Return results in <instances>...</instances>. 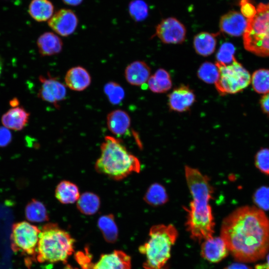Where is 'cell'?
<instances>
[{"label": "cell", "mask_w": 269, "mask_h": 269, "mask_svg": "<svg viewBox=\"0 0 269 269\" xmlns=\"http://www.w3.org/2000/svg\"><path fill=\"white\" fill-rule=\"evenodd\" d=\"M150 75V67L142 61H135L130 63L125 70V77L127 81L133 86L143 85L148 81Z\"/></svg>", "instance_id": "ac0fdd59"}, {"label": "cell", "mask_w": 269, "mask_h": 269, "mask_svg": "<svg viewBox=\"0 0 269 269\" xmlns=\"http://www.w3.org/2000/svg\"><path fill=\"white\" fill-rule=\"evenodd\" d=\"M76 205L81 213L92 215L98 211L100 206V199L96 194L87 192L80 195Z\"/></svg>", "instance_id": "484cf974"}, {"label": "cell", "mask_w": 269, "mask_h": 269, "mask_svg": "<svg viewBox=\"0 0 269 269\" xmlns=\"http://www.w3.org/2000/svg\"><path fill=\"white\" fill-rule=\"evenodd\" d=\"M149 89L156 93H165L172 87V81L169 73L163 69H158L148 80Z\"/></svg>", "instance_id": "cb8c5ba5"}, {"label": "cell", "mask_w": 269, "mask_h": 269, "mask_svg": "<svg viewBox=\"0 0 269 269\" xmlns=\"http://www.w3.org/2000/svg\"><path fill=\"white\" fill-rule=\"evenodd\" d=\"M55 195L60 203L68 204L77 202L80 194L76 184L69 181L63 180L57 185Z\"/></svg>", "instance_id": "7402d4cb"}, {"label": "cell", "mask_w": 269, "mask_h": 269, "mask_svg": "<svg viewBox=\"0 0 269 269\" xmlns=\"http://www.w3.org/2000/svg\"><path fill=\"white\" fill-rule=\"evenodd\" d=\"M197 75L203 82L209 84H215L218 79L219 73L215 64L205 62L200 66Z\"/></svg>", "instance_id": "f546056e"}, {"label": "cell", "mask_w": 269, "mask_h": 269, "mask_svg": "<svg viewBox=\"0 0 269 269\" xmlns=\"http://www.w3.org/2000/svg\"><path fill=\"white\" fill-rule=\"evenodd\" d=\"M3 68V60L0 56V76L1 75Z\"/></svg>", "instance_id": "ee69618b"}, {"label": "cell", "mask_w": 269, "mask_h": 269, "mask_svg": "<svg viewBox=\"0 0 269 269\" xmlns=\"http://www.w3.org/2000/svg\"><path fill=\"white\" fill-rule=\"evenodd\" d=\"M75 240L55 223H47L40 230L36 252L40 263L65 262L74 252Z\"/></svg>", "instance_id": "5b68a950"}, {"label": "cell", "mask_w": 269, "mask_h": 269, "mask_svg": "<svg viewBox=\"0 0 269 269\" xmlns=\"http://www.w3.org/2000/svg\"><path fill=\"white\" fill-rule=\"evenodd\" d=\"M156 34L164 43L179 44L185 39L186 29L177 19L169 17L163 19L157 25Z\"/></svg>", "instance_id": "9c48e42d"}, {"label": "cell", "mask_w": 269, "mask_h": 269, "mask_svg": "<svg viewBox=\"0 0 269 269\" xmlns=\"http://www.w3.org/2000/svg\"><path fill=\"white\" fill-rule=\"evenodd\" d=\"M168 197L165 188L160 184L155 183L151 185L147 190L144 200L151 206H157L165 204Z\"/></svg>", "instance_id": "83f0119b"}, {"label": "cell", "mask_w": 269, "mask_h": 269, "mask_svg": "<svg viewBox=\"0 0 269 269\" xmlns=\"http://www.w3.org/2000/svg\"><path fill=\"white\" fill-rule=\"evenodd\" d=\"M247 19L242 13L232 11L223 15L219 22L220 30L230 35L243 34L247 26Z\"/></svg>", "instance_id": "9a60e30c"}, {"label": "cell", "mask_w": 269, "mask_h": 269, "mask_svg": "<svg viewBox=\"0 0 269 269\" xmlns=\"http://www.w3.org/2000/svg\"><path fill=\"white\" fill-rule=\"evenodd\" d=\"M131 258L122 251L102 255L92 269H131Z\"/></svg>", "instance_id": "5bb4252c"}, {"label": "cell", "mask_w": 269, "mask_h": 269, "mask_svg": "<svg viewBox=\"0 0 269 269\" xmlns=\"http://www.w3.org/2000/svg\"><path fill=\"white\" fill-rule=\"evenodd\" d=\"M256 269H269V253L267 256L266 263L263 265H258L256 266Z\"/></svg>", "instance_id": "b9f144b4"}, {"label": "cell", "mask_w": 269, "mask_h": 269, "mask_svg": "<svg viewBox=\"0 0 269 269\" xmlns=\"http://www.w3.org/2000/svg\"><path fill=\"white\" fill-rule=\"evenodd\" d=\"M240 4L242 14L247 19L253 17L256 14L255 7L249 0H241Z\"/></svg>", "instance_id": "d590c367"}, {"label": "cell", "mask_w": 269, "mask_h": 269, "mask_svg": "<svg viewBox=\"0 0 269 269\" xmlns=\"http://www.w3.org/2000/svg\"><path fill=\"white\" fill-rule=\"evenodd\" d=\"M129 9L132 17L136 21L143 20L147 16V5L142 0H134L131 1Z\"/></svg>", "instance_id": "1f68e13d"}, {"label": "cell", "mask_w": 269, "mask_h": 269, "mask_svg": "<svg viewBox=\"0 0 269 269\" xmlns=\"http://www.w3.org/2000/svg\"><path fill=\"white\" fill-rule=\"evenodd\" d=\"M76 260L83 269H92L93 265L91 262V258L88 254L85 255L84 253L79 252L76 255Z\"/></svg>", "instance_id": "8d00e7d4"}, {"label": "cell", "mask_w": 269, "mask_h": 269, "mask_svg": "<svg viewBox=\"0 0 269 269\" xmlns=\"http://www.w3.org/2000/svg\"><path fill=\"white\" fill-rule=\"evenodd\" d=\"M104 91L109 102L113 105L120 104L124 99L125 93L123 88L115 82H109L104 86Z\"/></svg>", "instance_id": "4dcf8cb0"}, {"label": "cell", "mask_w": 269, "mask_h": 269, "mask_svg": "<svg viewBox=\"0 0 269 269\" xmlns=\"http://www.w3.org/2000/svg\"><path fill=\"white\" fill-rule=\"evenodd\" d=\"M53 11L54 6L49 0H32L28 7L29 14L38 22L49 19Z\"/></svg>", "instance_id": "603a6c76"}, {"label": "cell", "mask_w": 269, "mask_h": 269, "mask_svg": "<svg viewBox=\"0 0 269 269\" xmlns=\"http://www.w3.org/2000/svg\"><path fill=\"white\" fill-rule=\"evenodd\" d=\"M228 248L221 237H212L203 241L201 248V255L207 261L218 263L228 255Z\"/></svg>", "instance_id": "4fadbf2b"}, {"label": "cell", "mask_w": 269, "mask_h": 269, "mask_svg": "<svg viewBox=\"0 0 269 269\" xmlns=\"http://www.w3.org/2000/svg\"><path fill=\"white\" fill-rule=\"evenodd\" d=\"M63 1L69 5L77 6L79 5L83 0H62Z\"/></svg>", "instance_id": "60d3db41"}, {"label": "cell", "mask_w": 269, "mask_h": 269, "mask_svg": "<svg viewBox=\"0 0 269 269\" xmlns=\"http://www.w3.org/2000/svg\"><path fill=\"white\" fill-rule=\"evenodd\" d=\"M219 73L215 88L222 96L239 93L247 87L251 81L249 72L235 58L228 64L215 63Z\"/></svg>", "instance_id": "52a82bcc"}, {"label": "cell", "mask_w": 269, "mask_h": 269, "mask_svg": "<svg viewBox=\"0 0 269 269\" xmlns=\"http://www.w3.org/2000/svg\"><path fill=\"white\" fill-rule=\"evenodd\" d=\"M217 33L206 32L196 35L193 40V46L196 52L202 56H207L215 51L216 44Z\"/></svg>", "instance_id": "44dd1931"}, {"label": "cell", "mask_w": 269, "mask_h": 269, "mask_svg": "<svg viewBox=\"0 0 269 269\" xmlns=\"http://www.w3.org/2000/svg\"><path fill=\"white\" fill-rule=\"evenodd\" d=\"M253 199L257 208L263 211L269 210V187L264 186L256 190Z\"/></svg>", "instance_id": "d6a6232c"}, {"label": "cell", "mask_w": 269, "mask_h": 269, "mask_svg": "<svg viewBox=\"0 0 269 269\" xmlns=\"http://www.w3.org/2000/svg\"><path fill=\"white\" fill-rule=\"evenodd\" d=\"M224 269H252V268L241 262L232 263Z\"/></svg>", "instance_id": "ab89813d"}, {"label": "cell", "mask_w": 269, "mask_h": 269, "mask_svg": "<svg viewBox=\"0 0 269 269\" xmlns=\"http://www.w3.org/2000/svg\"><path fill=\"white\" fill-rule=\"evenodd\" d=\"M25 215L30 222L40 223L47 221L49 216L45 205L40 201L32 199L25 208Z\"/></svg>", "instance_id": "4316f807"}, {"label": "cell", "mask_w": 269, "mask_h": 269, "mask_svg": "<svg viewBox=\"0 0 269 269\" xmlns=\"http://www.w3.org/2000/svg\"><path fill=\"white\" fill-rule=\"evenodd\" d=\"M10 103L11 106H12V107H14L18 106V105L19 104V102L17 100V99H12L10 102Z\"/></svg>", "instance_id": "7bdbcfd3"}, {"label": "cell", "mask_w": 269, "mask_h": 269, "mask_svg": "<svg viewBox=\"0 0 269 269\" xmlns=\"http://www.w3.org/2000/svg\"><path fill=\"white\" fill-rule=\"evenodd\" d=\"M37 45L41 56H52L62 51L63 42L56 34L51 32H46L38 38Z\"/></svg>", "instance_id": "ffe728a7"}, {"label": "cell", "mask_w": 269, "mask_h": 269, "mask_svg": "<svg viewBox=\"0 0 269 269\" xmlns=\"http://www.w3.org/2000/svg\"><path fill=\"white\" fill-rule=\"evenodd\" d=\"M30 114L22 107H14L9 109L1 117V123L9 130H22L27 124Z\"/></svg>", "instance_id": "2e32d148"}, {"label": "cell", "mask_w": 269, "mask_h": 269, "mask_svg": "<svg viewBox=\"0 0 269 269\" xmlns=\"http://www.w3.org/2000/svg\"><path fill=\"white\" fill-rule=\"evenodd\" d=\"M101 155L95 163V169L115 180H121L140 170L139 159L130 153L122 141L107 135L101 145Z\"/></svg>", "instance_id": "3957f363"}, {"label": "cell", "mask_w": 269, "mask_h": 269, "mask_svg": "<svg viewBox=\"0 0 269 269\" xmlns=\"http://www.w3.org/2000/svg\"><path fill=\"white\" fill-rule=\"evenodd\" d=\"M178 237V232L171 225L153 226L147 242L139 247V253L145 257L144 269H168L172 247Z\"/></svg>", "instance_id": "277c9868"}, {"label": "cell", "mask_w": 269, "mask_h": 269, "mask_svg": "<svg viewBox=\"0 0 269 269\" xmlns=\"http://www.w3.org/2000/svg\"><path fill=\"white\" fill-rule=\"evenodd\" d=\"M185 176L192 200L187 213L186 226L190 237L196 241H203L213 237L215 222L209 204L214 189L209 178L198 169L185 167Z\"/></svg>", "instance_id": "7a4b0ae2"}, {"label": "cell", "mask_w": 269, "mask_h": 269, "mask_svg": "<svg viewBox=\"0 0 269 269\" xmlns=\"http://www.w3.org/2000/svg\"><path fill=\"white\" fill-rule=\"evenodd\" d=\"M66 86L71 90L82 91L91 83V77L88 71L82 66H75L69 69L65 76Z\"/></svg>", "instance_id": "e0dca14e"}, {"label": "cell", "mask_w": 269, "mask_h": 269, "mask_svg": "<svg viewBox=\"0 0 269 269\" xmlns=\"http://www.w3.org/2000/svg\"><path fill=\"white\" fill-rule=\"evenodd\" d=\"M263 111L269 115V93L265 94L260 101Z\"/></svg>", "instance_id": "f35d334b"}, {"label": "cell", "mask_w": 269, "mask_h": 269, "mask_svg": "<svg viewBox=\"0 0 269 269\" xmlns=\"http://www.w3.org/2000/svg\"><path fill=\"white\" fill-rule=\"evenodd\" d=\"M193 91L186 85H181L175 88L168 96L169 109L177 112L188 111L195 102Z\"/></svg>", "instance_id": "7c38bea8"}, {"label": "cell", "mask_w": 269, "mask_h": 269, "mask_svg": "<svg viewBox=\"0 0 269 269\" xmlns=\"http://www.w3.org/2000/svg\"><path fill=\"white\" fill-rule=\"evenodd\" d=\"M12 135L9 129L0 127V146H5L11 141Z\"/></svg>", "instance_id": "74e56055"}, {"label": "cell", "mask_w": 269, "mask_h": 269, "mask_svg": "<svg viewBox=\"0 0 269 269\" xmlns=\"http://www.w3.org/2000/svg\"><path fill=\"white\" fill-rule=\"evenodd\" d=\"M103 236L107 242L115 243L118 238V229L113 214L101 216L97 222Z\"/></svg>", "instance_id": "d4e9b609"}, {"label": "cell", "mask_w": 269, "mask_h": 269, "mask_svg": "<svg viewBox=\"0 0 269 269\" xmlns=\"http://www.w3.org/2000/svg\"><path fill=\"white\" fill-rule=\"evenodd\" d=\"M109 131L117 136L126 134L131 126V118L125 111L117 109L111 111L107 117Z\"/></svg>", "instance_id": "d6986e66"}, {"label": "cell", "mask_w": 269, "mask_h": 269, "mask_svg": "<svg viewBox=\"0 0 269 269\" xmlns=\"http://www.w3.org/2000/svg\"><path fill=\"white\" fill-rule=\"evenodd\" d=\"M235 48L231 43L225 42L223 43L216 54V62L225 64L232 63L235 58Z\"/></svg>", "instance_id": "836d02e7"}, {"label": "cell", "mask_w": 269, "mask_h": 269, "mask_svg": "<svg viewBox=\"0 0 269 269\" xmlns=\"http://www.w3.org/2000/svg\"><path fill=\"white\" fill-rule=\"evenodd\" d=\"M39 80L41 87L38 92V97L44 101L53 104L56 108L59 107L58 103L66 98L65 85L49 75L48 77L40 76Z\"/></svg>", "instance_id": "30bf717a"}, {"label": "cell", "mask_w": 269, "mask_h": 269, "mask_svg": "<svg viewBox=\"0 0 269 269\" xmlns=\"http://www.w3.org/2000/svg\"><path fill=\"white\" fill-rule=\"evenodd\" d=\"M253 89L259 94L269 93V70L265 69L255 71L252 76Z\"/></svg>", "instance_id": "f1b7e54d"}, {"label": "cell", "mask_w": 269, "mask_h": 269, "mask_svg": "<svg viewBox=\"0 0 269 269\" xmlns=\"http://www.w3.org/2000/svg\"><path fill=\"white\" fill-rule=\"evenodd\" d=\"M256 167L263 173L269 175V149L262 148L256 153L255 157Z\"/></svg>", "instance_id": "e575fe53"}, {"label": "cell", "mask_w": 269, "mask_h": 269, "mask_svg": "<svg viewBox=\"0 0 269 269\" xmlns=\"http://www.w3.org/2000/svg\"><path fill=\"white\" fill-rule=\"evenodd\" d=\"M220 234L229 252L241 263L262 260L269 250V218L257 207L234 210L223 220Z\"/></svg>", "instance_id": "6da1fadb"}, {"label": "cell", "mask_w": 269, "mask_h": 269, "mask_svg": "<svg viewBox=\"0 0 269 269\" xmlns=\"http://www.w3.org/2000/svg\"><path fill=\"white\" fill-rule=\"evenodd\" d=\"M40 232L37 226L26 221L14 224L11 234L12 250L29 256L36 255Z\"/></svg>", "instance_id": "ba28073f"}, {"label": "cell", "mask_w": 269, "mask_h": 269, "mask_svg": "<svg viewBox=\"0 0 269 269\" xmlns=\"http://www.w3.org/2000/svg\"><path fill=\"white\" fill-rule=\"evenodd\" d=\"M63 269H78L73 267L70 265H67L66 267H65Z\"/></svg>", "instance_id": "f6af8a7d"}, {"label": "cell", "mask_w": 269, "mask_h": 269, "mask_svg": "<svg viewBox=\"0 0 269 269\" xmlns=\"http://www.w3.org/2000/svg\"><path fill=\"white\" fill-rule=\"evenodd\" d=\"M255 15L247 19L243 44L248 51L262 57L269 56V3H260Z\"/></svg>", "instance_id": "8992f818"}, {"label": "cell", "mask_w": 269, "mask_h": 269, "mask_svg": "<svg viewBox=\"0 0 269 269\" xmlns=\"http://www.w3.org/2000/svg\"><path fill=\"white\" fill-rule=\"evenodd\" d=\"M78 23V18L74 12L65 8L57 11L48 22L49 27L62 36L72 34L76 30Z\"/></svg>", "instance_id": "8fae6325"}]
</instances>
